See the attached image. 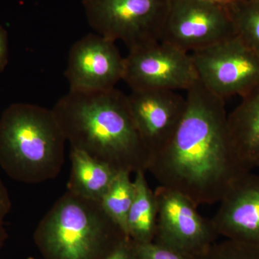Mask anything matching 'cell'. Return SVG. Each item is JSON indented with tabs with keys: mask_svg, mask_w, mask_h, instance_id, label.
Here are the masks:
<instances>
[{
	"mask_svg": "<svg viewBox=\"0 0 259 259\" xmlns=\"http://www.w3.org/2000/svg\"><path fill=\"white\" fill-rule=\"evenodd\" d=\"M66 142L52 109L16 103L0 116V166L18 182L36 185L55 179Z\"/></svg>",
	"mask_w": 259,
	"mask_h": 259,
	"instance_id": "cell-3",
	"label": "cell"
},
{
	"mask_svg": "<svg viewBox=\"0 0 259 259\" xmlns=\"http://www.w3.org/2000/svg\"><path fill=\"white\" fill-rule=\"evenodd\" d=\"M227 7L236 36L259 56V0H235Z\"/></svg>",
	"mask_w": 259,
	"mask_h": 259,
	"instance_id": "cell-17",
	"label": "cell"
},
{
	"mask_svg": "<svg viewBox=\"0 0 259 259\" xmlns=\"http://www.w3.org/2000/svg\"><path fill=\"white\" fill-rule=\"evenodd\" d=\"M171 0H82L89 25L129 50L161 41Z\"/></svg>",
	"mask_w": 259,
	"mask_h": 259,
	"instance_id": "cell-5",
	"label": "cell"
},
{
	"mask_svg": "<svg viewBox=\"0 0 259 259\" xmlns=\"http://www.w3.org/2000/svg\"><path fill=\"white\" fill-rule=\"evenodd\" d=\"M208 1L214 2V3H220V4L227 5L233 3L235 0H208Z\"/></svg>",
	"mask_w": 259,
	"mask_h": 259,
	"instance_id": "cell-23",
	"label": "cell"
},
{
	"mask_svg": "<svg viewBox=\"0 0 259 259\" xmlns=\"http://www.w3.org/2000/svg\"><path fill=\"white\" fill-rule=\"evenodd\" d=\"M9 58L8 33L0 24V73L6 67Z\"/></svg>",
	"mask_w": 259,
	"mask_h": 259,
	"instance_id": "cell-21",
	"label": "cell"
},
{
	"mask_svg": "<svg viewBox=\"0 0 259 259\" xmlns=\"http://www.w3.org/2000/svg\"><path fill=\"white\" fill-rule=\"evenodd\" d=\"M124 58L115 42L99 34H90L70 49L65 76L70 91L91 93L115 88L122 80Z\"/></svg>",
	"mask_w": 259,
	"mask_h": 259,
	"instance_id": "cell-9",
	"label": "cell"
},
{
	"mask_svg": "<svg viewBox=\"0 0 259 259\" xmlns=\"http://www.w3.org/2000/svg\"><path fill=\"white\" fill-rule=\"evenodd\" d=\"M234 35L227 5L208 0H171L161 41L190 54Z\"/></svg>",
	"mask_w": 259,
	"mask_h": 259,
	"instance_id": "cell-8",
	"label": "cell"
},
{
	"mask_svg": "<svg viewBox=\"0 0 259 259\" xmlns=\"http://www.w3.org/2000/svg\"><path fill=\"white\" fill-rule=\"evenodd\" d=\"M131 173L119 171L100 203L109 218L127 236V219L133 199L134 182Z\"/></svg>",
	"mask_w": 259,
	"mask_h": 259,
	"instance_id": "cell-16",
	"label": "cell"
},
{
	"mask_svg": "<svg viewBox=\"0 0 259 259\" xmlns=\"http://www.w3.org/2000/svg\"><path fill=\"white\" fill-rule=\"evenodd\" d=\"M71 173L68 191L100 202L119 171L88 153L71 148Z\"/></svg>",
	"mask_w": 259,
	"mask_h": 259,
	"instance_id": "cell-14",
	"label": "cell"
},
{
	"mask_svg": "<svg viewBox=\"0 0 259 259\" xmlns=\"http://www.w3.org/2000/svg\"><path fill=\"white\" fill-rule=\"evenodd\" d=\"M137 259H187L185 253L156 243H136Z\"/></svg>",
	"mask_w": 259,
	"mask_h": 259,
	"instance_id": "cell-18",
	"label": "cell"
},
{
	"mask_svg": "<svg viewBox=\"0 0 259 259\" xmlns=\"http://www.w3.org/2000/svg\"><path fill=\"white\" fill-rule=\"evenodd\" d=\"M220 203L211 219L218 233L259 244V175H238Z\"/></svg>",
	"mask_w": 259,
	"mask_h": 259,
	"instance_id": "cell-12",
	"label": "cell"
},
{
	"mask_svg": "<svg viewBox=\"0 0 259 259\" xmlns=\"http://www.w3.org/2000/svg\"><path fill=\"white\" fill-rule=\"evenodd\" d=\"M228 256H225V255L221 257V259H258L257 258H253V257H248V256H243L241 254L240 255H237L235 254L233 255V256H231V254H228Z\"/></svg>",
	"mask_w": 259,
	"mask_h": 259,
	"instance_id": "cell-22",
	"label": "cell"
},
{
	"mask_svg": "<svg viewBox=\"0 0 259 259\" xmlns=\"http://www.w3.org/2000/svg\"><path fill=\"white\" fill-rule=\"evenodd\" d=\"M158 217L156 235L159 244L185 253L202 246L218 233L212 220L201 215L184 194L158 186L154 191Z\"/></svg>",
	"mask_w": 259,
	"mask_h": 259,
	"instance_id": "cell-10",
	"label": "cell"
},
{
	"mask_svg": "<svg viewBox=\"0 0 259 259\" xmlns=\"http://www.w3.org/2000/svg\"><path fill=\"white\" fill-rule=\"evenodd\" d=\"M52 110L71 148L117 171H147L151 154L135 123L127 96L120 90H69Z\"/></svg>",
	"mask_w": 259,
	"mask_h": 259,
	"instance_id": "cell-2",
	"label": "cell"
},
{
	"mask_svg": "<svg viewBox=\"0 0 259 259\" xmlns=\"http://www.w3.org/2000/svg\"><path fill=\"white\" fill-rule=\"evenodd\" d=\"M145 172L135 173L134 199L127 219V236L137 243H151L157 226L156 196L148 186Z\"/></svg>",
	"mask_w": 259,
	"mask_h": 259,
	"instance_id": "cell-15",
	"label": "cell"
},
{
	"mask_svg": "<svg viewBox=\"0 0 259 259\" xmlns=\"http://www.w3.org/2000/svg\"><path fill=\"white\" fill-rule=\"evenodd\" d=\"M127 96L135 123L151 158L176 132L185 114L186 97L171 90L131 91Z\"/></svg>",
	"mask_w": 259,
	"mask_h": 259,
	"instance_id": "cell-11",
	"label": "cell"
},
{
	"mask_svg": "<svg viewBox=\"0 0 259 259\" xmlns=\"http://www.w3.org/2000/svg\"><path fill=\"white\" fill-rule=\"evenodd\" d=\"M186 102L176 132L151 156L147 171L160 186L184 194L197 206L220 202L243 173L230 151L225 100L197 81L187 90Z\"/></svg>",
	"mask_w": 259,
	"mask_h": 259,
	"instance_id": "cell-1",
	"label": "cell"
},
{
	"mask_svg": "<svg viewBox=\"0 0 259 259\" xmlns=\"http://www.w3.org/2000/svg\"><path fill=\"white\" fill-rule=\"evenodd\" d=\"M11 200L9 192L5 184L0 179V248L6 238L5 221L11 209Z\"/></svg>",
	"mask_w": 259,
	"mask_h": 259,
	"instance_id": "cell-19",
	"label": "cell"
},
{
	"mask_svg": "<svg viewBox=\"0 0 259 259\" xmlns=\"http://www.w3.org/2000/svg\"><path fill=\"white\" fill-rule=\"evenodd\" d=\"M129 238H124L102 259H137L136 245L130 244Z\"/></svg>",
	"mask_w": 259,
	"mask_h": 259,
	"instance_id": "cell-20",
	"label": "cell"
},
{
	"mask_svg": "<svg viewBox=\"0 0 259 259\" xmlns=\"http://www.w3.org/2000/svg\"><path fill=\"white\" fill-rule=\"evenodd\" d=\"M241 99L228 115L227 131L232 157L247 172L259 167V83Z\"/></svg>",
	"mask_w": 259,
	"mask_h": 259,
	"instance_id": "cell-13",
	"label": "cell"
},
{
	"mask_svg": "<svg viewBox=\"0 0 259 259\" xmlns=\"http://www.w3.org/2000/svg\"><path fill=\"white\" fill-rule=\"evenodd\" d=\"M122 80L131 91H187L198 78L190 54L158 41L129 50Z\"/></svg>",
	"mask_w": 259,
	"mask_h": 259,
	"instance_id": "cell-7",
	"label": "cell"
},
{
	"mask_svg": "<svg viewBox=\"0 0 259 259\" xmlns=\"http://www.w3.org/2000/svg\"><path fill=\"white\" fill-rule=\"evenodd\" d=\"M115 236H127L100 202L69 191L56 201L35 232L49 259H96Z\"/></svg>",
	"mask_w": 259,
	"mask_h": 259,
	"instance_id": "cell-4",
	"label": "cell"
},
{
	"mask_svg": "<svg viewBox=\"0 0 259 259\" xmlns=\"http://www.w3.org/2000/svg\"><path fill=\"white\" fill-rule=\"evenodd\" d=\"M190 56L199 82L223 100L243 97L259 83V56L236 35Z\"/></svg>",
	"mask_w": 259,
	"mask_h": 259,
	"instance_id": "cell-6",
	"label": "cell"
}]
</instances>
